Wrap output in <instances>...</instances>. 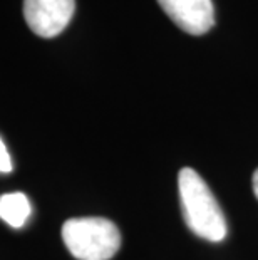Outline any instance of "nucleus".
<instances>
[{"mask_svg": "<svg viewBox=\"0 0 258 260\" xmlns=\"http://www.w3.org/2000/svg\"><path fill=\"white\" fill-rule=\"evenodd\" d=\"M14 170L12 167V159H10V154L7 151V146L0 138V173H10Z\"/></svg>", "mask_w": 258, "mask_h": 260, "instance_id": "nucleus-6", "label": "nucleus"}, {"mask_svg": "<svg viewBox=\"0 0 258 260\" xmlns=\"http://www.w3.org/2000/svg\"><path fill=\"white\" fill-rule=\"evenodd\" d=\"M253 191H255V197L258 198V168L253 173Z\"/></svg>", "mask_w": 258, "mask_h": 260, "instance_id": "nucleus-7", "label": "nucleus"}, {"mask_svg": "<svg viewBox=\"0 0 258 260\" xmlns=\"http://www.w3.org/2000/svg\"><path fill=\"white\" fill-rule=\"evenodd\" d=\"M62 240L78 260H109L121 247V232L102 217L69 218L62 225Z\"/></svg>", "mask_w": 258, "mask_h": 260, "instance_id": "nucleus-2", "label": "nucleus"}, {"mask_svg": "<svg viewBox=\"0 0 258 260\" xmlns=\"http://www.w3.org/2000/svg\"><path fill=\"white\" fill-rule=\"evenodd\" d=\"M178 190L186 226L200 239L223 242L228 234L227 218L206 181L193 168H183L178 175Z\"/></svg>", "mask_w": 258, "mask_h": 260, "instance_id": "nucleus-1", "label": "nucleus"}, {"mask_svg": "<svg viewBox=\"0 0 258 260\" xmlns=\"http://www.w3.org/2000/svg\"><path fill=\"white\" fill-rule=\"evenodd\" d=\"M76 0H24V17L35 36L56 37L69 25Z\"/></svg>", "mask_w": 258, "mask_h": 260, "instance_id": "nucleus-3", "label": "nucleus"}, {"mask_svg": "<svg viewBox=\"0 0 258 260\" xmlns=\"http://www.w3.org/2000/svg\"><path fill=\"white\" fill-rule=\"evenodd\" d=\"M30 212V202L24 193L14 191L0 195V218L7 225L14 229H22L29 220Z\"/></svg>", "mask_w": 258, "mask_h": 260, "instance_id": "nucleus-5", "label": "nucleus"}, {"mask_svg": "<svg viewBox=\"0 0 258 260\" xmlns=\"http://www.w3.org/2000/svg\"><path fill=\"white\" fill-rule=\"evenodd\" d=\"M158 4L186 34L203 36L215 25L211 0H158Z\"/></svg>", "mask_w": 258, "mask_h": 260, "instance_id": "nucleus-4", "label": "nucleus"}]
</instances>
